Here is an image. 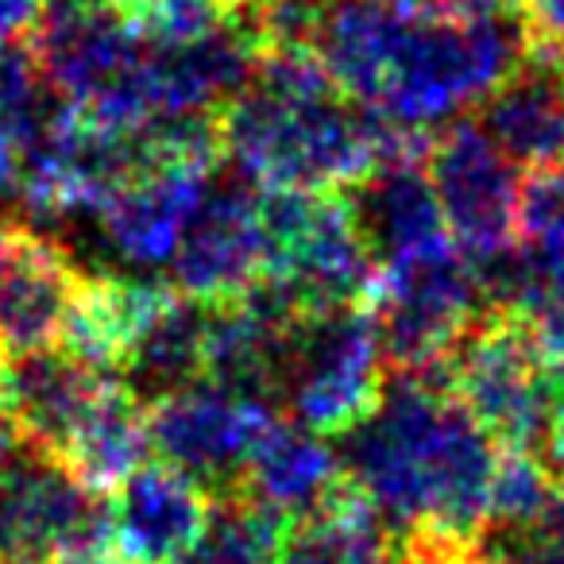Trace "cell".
<instances>
[{"label": "cell", "instance_id": "1", "mask_svg": "<svg viewBox=\"0 0 564 564\" xmlns=\"http://www.w3.org/2000/svg\"><path fill=\"white\" fill-rule=\"evenodd\" d=\"M340 460L383 530L484 538L499 448L441 383L391 379Z\"/></svg>", "mask_w": 564, "mask_h": 564}, {"label": "cell", "instance_id": "2", "mask_svg": "<svg viewBox=\"0 0 564 564\" xmlns=\"http://www.w3.org/2000/svg\"><path fill=\"white\" fill-rule=\"evenodd\" d=\"M530 51L518 12L453 17L406 0L371 112L410 132L445 124L479 105Z\"/></svg>", "mask_w": 564, "mask_h": 564}, {"label": "cell", "instance_id": "3", "mask_svg": "<svg viewBox=\"0 0 564 564\" xmlns=\"http://www.w3.org/2000/svg\"><path fill=\"white\" fill-rule=\"evenodd\" d=\"M437 383L502 448L545 453L553 360L518 310L484 306L441 368Z\"/></svg>", "mask_w": 564, "mask_h": 564}, {"label": "cell", "instance_id": "4", "mask_svg": "<svg viewBox=\"0 0 564 564\" xmlns=\"http://www.w3.org/2000/svg\"><path fill=\"white\" fill-rule=\"evenodd\" d=\"M387 364L368 306L302 314L282 356L279 414L317 437H348L379 410Z\"/></svg>", "mask_w": 564, "mask_h": 564}, {"label": "cell", "instance_id": "5", "mask_svg": "<svg viewBox=\"0 0 564 564\" xmlns=\"http://www.w3.org/2000/svg\"><path fill=\"white\" fill-rule=\"evenodd\" d=\"M476 267L453 240L383 267L368 310L376 317L387 379H430L484 310Z\"/></svg>", "mask_w": 564, "mask_h": 564}, {"label": "cell", "instance_id": "6", "mask_svg": "<svg viewBox=\"0 0 564 564\" xmlns=\"http://www.w3.org/2000/svg\"><path fill=\"white\" fill-rule=\"evenodd\" d=\"M267 279L291 294L302 314L368 306L383 267L364 243L345 194L263 189Z\"/></svg>", "mask_w": 564, "mask_h": 564}, {"label": "cell", "instance_id": "7", "mask_svg": "<svg viewBox=\"0 0 564 564\" xmlns=\"http://www.w3.org/2000/svg\"><path fill=\"white\" fill-rule=\"evenodd\" d=\"M109 549V495L58 456L20 445L0 468V564H58Z\"/></svg>", "mask_w": 564, "mask_h": 564}, {"label": "cell", "instance_id": "8", "mask_svg": "<svg viewBox=\"0 0 564 564\" xmlns=\"http://www.w3.org/2000/svg\"><path fill=\"white\" fill-rule=\"evenodd\" d=\"M267 263L263 189L240 171L213 174L166 263L174 291L202 306H220L248 294L267 274Z\"/></svg>", "mask_w": 564, "mask_h": 564}, {"label": "cell", "instance_id": "9", "mask_svg": "<svg viewBox=\"0 0 564 564\" xmlns=\"http://www.w3.org/2000/svg\"><path fill=\"white\" fill-rule=\"evenodd\" d=\"M433 194L453 243L468 259L510 248L518 236V174L476 120H456L425 148Z\"/></svg>", "mask_w": 564, "mask_h": 564}, {"label": "cell", "instance_id": "10", "mask_svg": "<svg viewBox=\"0 0 564 564\" xmlns=\"http://www.w3.org/2000/svg\"><path fill=\"white\" fill-rule=\"evenodd\" d=\"M271 417H279V410L228 394L213 383L182 387L148 402L151 453L202 479L213 495H228L240 484L243 464Z\"/></svg>", "mask_w": 564, "mask_h": 564}, {"label": "cell", "instance_id": "11", "mask_svg": "<svg viewBox=\"0 0 564 564\" xmlns=\"http://www.w3.org/2000/svg\"><path fill=\"white\" fill-rule=\"evenodd\" d=\"M89 274L55 236L0 220V352L63 345Z\"/></svg>", "mask_w": 564, "mask_h": 564}, {"label": "cell", "instance_id": "12", "mask_svg": "<svg viewBox=\"0 0 564 564\" xmlns=\"http://www.w3.org/2000/svg\"><path fill=\"white\" fill-rule=\"evenodd\" d=\"M217 495L174 464H140L109 495L117 564H189L213 522Z\"/></svg>", "mask_w": 564, "mask_h": 564}, {"label": "cell", "instance_id": "13", "mask_svg": "<svg viewBox=\"0 0 564 564\" xmlns=\"http://www.w3.org/2000/svg\"><path fill=\"white\" fill-rule=\"evenodd\" d=\"M109 379L117 376L94 368L66 345L0 352V410L17 425L28 448L63 456L70 433L109 387Z\"/></svg>", "mask_w": 564, "mask_h": 564}, {"label": "cell", "instance_id": "14", "mask_svg": "<svg viewBox=\"0 0 564 564\" xmlns=\"http://www.w3.org/2000/svg\"><path fill=\"white\" fill-rule=\"evenodd\" d=\"M340 194L379 267H391L448 240L445 217L425 171V151L383 159Z\"/></svg>", "mask_w": 564, "mask_h": 564}, {"label": "cell", "instance_id": "15", "mask_svg": "<svg viewBox=\"0 0 564 564\" xmlns=\"http://www.w3.org/2000/svg\"><path fill=\"white\" fill-rule=\"evenodd\" d=\"M345 487L348 476L340 453H333L325 437L310 433L306 425L279 414L256 441L232 491L274 510L286 522H299L337 502Z\"/></svg>", "mask_w": 564, "mask_h": 564}, {"label": "cell", "instance_id": "16", "mask_svg": "<svg viewBox=\"0 0 564 564\" xmlns=\"http://www.w3.org/2000/svg\"><path fill=\"white\" fill-rule=\"evenodd\" d=\"M213 174L202 171H143L120 189H112L97 205V225L109 248L135 267H163L171 263L189 213L209 189Z\"/></svg>", "mask_w": 564, "mask_h": 564}, {"label": "cell", "instance_id": "17", "mask_svg": "<svg viewBox=\"0 0 564 564\" xmlns=\"http://www.w3.org/2000/svg\"><path fill=\"white\" fill-rule=\"evenodd\" d=\"M476 124L518 166L564 163V82L553 51H530L484 101Z\"/></svg>", "mask_w": 564, "mask_h": 564}, {"label": "cell", "instance_id": "18", "mask_svg": "<svg viewBox=\"0 0 564 564\" xmlns=\"http://www.w3.org/2000/svg\"><path fill=\"white\" fill-rule=\"evenodd\" d=\"M151 437H148V402L124 383L109 379L97 402L86 410L78 430L70 433L58 460L94 491L109 495L120 479L132 476L140 464H148Z\"/></svg>", "mask_w": 564, "mask_h": 564}, {"label": "cell", "instance_id": "19", "mask_svg": "<svg viewBox=\"0 0 564 564\" xmlns=\"http://www.w3.org/2000/svg\"><path fill=\"white\" fill-rule=\"evenodd\" d=\"M205 333H209V306H202V302L166 286L163 302L155 306L151 322L143 325L140 340L128 352L120 379L143 402L202 383Z\"/></svg>", "mask_w": 564, "mask_h": 564}, {"label": "cell", "instance_id": "20", "mask_svg": "<svg viewBox=\"0 0 564 564\" xmlns=\"http://www.w3.org/2000/svg\"><path fill=\"white\" fill-rule=\"evenodd\" d=\"M70 117L66 97L43 74L32 40L0 47V189H17L28 159Z\"/></svg>", "mask_w": 564, "mask_h": 564}, {"label": "cell", "instance_id": "21", "mask_svg": "<svg viewBox=\"0 0 564 564\" xmlns=\"http://www.w3.org/2000/svg\"><path fill=\"white\" fill-rule=\"evenodd\" d=\"M163 294L166 286H148V282L117 279V274H89L63 345L94 368L120 376Z\"/></svg>", "mask_w": 564, "mask_h": 564}, {"label": "cell", "instance_id": "22", "mask_svg": "<svg viewBox=\"0 0 564 564\" xmlns=\"http://www.w3.org/2000/svg\"><path fill=\"white\" fill-rule=\"evenodd\" d=\"M274 564H394V541L348 479L337 502L286 522Z\"/></svg>", "mask_w": 564, "mask_h": 564}, {"label": "cell", "instance_id": "23", "mask_svg": "<svg viewBox=\"0 0 564 564\" xmlns=\"http://www.w3.org/2000/svg\"><path fill=\"white\" fill-rule=\"evenodd\" d=\"M561 476L541 453L530 448H502L495 460L491 491H487V541H510L518 533L533 530L553 510Z\"/></svg>", "mask_w": 564, "mask_h": 564}, {"label": "cell", "instance_id": "24", "mask_svg": "<svg viewBox=\"0 0 564 564\" xmlns=\"http://www.w3.org/2000/svg\"><path fill=\"white\" fill-rule=\"evenodd\" d=\"M282 530L286 518L243 499L240 491L217 495L209 533L189 564H274Z\"/></svg>", "mask_w": 564, "mask_h": 564}, {"label": "cell", "instance_id": "25", "mask_svg": "<svg viewBox=\"0 0 564 564\" xmlns=\"http://www.w3.org/2000/svg\"><path fill=\"white\" fill-rule=\"evenodd\" d=\"M236 9V0H143L128 20L155 47H182L225 28Z\"/></svg>", "mask_w": 564, "mask_h": 564}, {"label": "cell", "instance_id": "26", "mask_svg": "<svg viewBox=\"0 0 564 564\" xmlns=\"http://www.w3.org/2000/svg\"><path fill=\"white\" fill-rule=\"evenodd\" d=\"M518 236L538 256L564 251V163L538 166L518 186Z\"/></svg>", "mask_w": 564, "mask_h": 564}, {"label": "cell", "instance_id": "27", "mask_svg": "<svg viewBox=\"0 0 564 564\" xmlns=\"http://www.w3.org/2000/svg\"><path fill=\"white\" fill-rule=\"evenodd\" d=\"M525 40L538 51H553L564 43V0H518Z\"/></svg>", "mask_w": 564, "mask_h": 564}, {"label": "cell", "instance_id": "28", "mask_svg": "<svg viewBox=\"0 0 564 564\" xmlns=\"http://www.w3.org/2000/svg\"><path fill=\"white\" fill-rule=\"evenodd\" d=\"M43 12H47V0H0V47L32 40Z\"/></svg>", "mask_w": 564, "mask_h": 564}, {"label": "cell", "instance_id": "29", "mask_svg": "<svg viewBox=\"0 0 564 564\" xmlns=\"http://www.w3.org/2000/svg\"><path fill=\"white\" fill-rule=\"evenodd\" d=\"M545 456L556 468V476H564V364H553V410H549Z\"/></svg>", "mask_w": 564, "mask_h": 564}, {"label": "cell", "instance_id": "30", "mask_svg": "<svg viewBox=\"0 0 564 564\" xmlns=\"http://www.w3.org/2000/svg\"><path fill=\"white\" fill-rule=\"evenodd\" d=\"M425 9L453 12V17H491V12H518V0H417Z\"/></svg>", "mask_w": 564, "mask_h": 564}, {"label": "cell", "instance_id": "31", "mask_svg": "<svg viewBox=\"0 0 564 564\" xmlns=\"http://www.w3.org/2000/svg\"><path fill=\"white\" fill-rule=\"evenodd\" d=\"M86 4H97V9H109V12H120V17H132L140 9L143 0H86Z\"/></svg>", "mask_w": 564, "mask_h": 564}, {"label": "cell", "instance_id": "32", "mask_svg": "<svg viewBox=\"0 0 564 564\" xmlns=\"http://www.w3.org/2000/svg\"><path fill=\"white\" fill-rule=\"evenodd\" d=\"M553 63H556V74H561V82H564V43H556L553 47Z\"/></svg>", "mask_w": 564, "mask_h": 564}, {"label": "cell", "instance_id": "33", "mask_svg": "<svg viewBox=\"0 0 564 564\" xmlns=\"http://www.w3.org/2000/svg\"><path fill=\"white\" fill-rule=\"evenodd\" d=\"M47 4H55V0H47Z\"/></svg>", "mask_w": 564, "mask_h": 564}, {"label": "cell", "instance_id": "34", "mask_svg": "<svg viewBox=\"0 0 564 564\" xmlns=\"http://www.w3.org/2000/svg\"><path fill=\"white\" fill-rule=\"evenodd\" d=\"M236 4H240V0H236Z\"/></svg>", "mask_w": 564, "mask_h": 564}]
</instances>
